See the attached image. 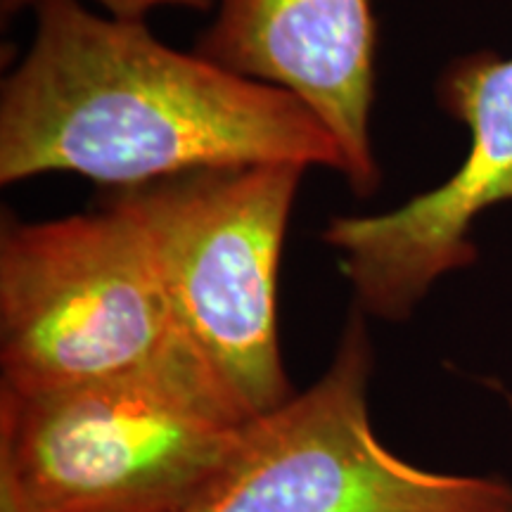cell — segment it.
Here are the masks:
<instances>
[{
	"mask_svg": "<svg viewBox=\"0 0 512 512\" xmlns=\"http://www.w3.org/2000/svg\"><path fill=\"white\" fill-rule=\"evenodd\" d=\"M34 10L36 34L0 93L3 185L53 171L114 190L259 164L347 171L335 136L294 95L79 0Z\"/></svg>",
	"mask_w": 512,
	"mask_h": 512,
	"instance_id": "6da1fadb",
	"label": "cell"
},
{
	"mask_svg": "<svg viewBox=\"0 0 512 512\" xmlns=\"http://www.w3.org/2000/svg\"><path fill=\"white\" fill-rule=\"evenodd\" d=\"M508 401H510V406H512V396L510 394H508Z\"/></svg>",
	"mask_w": 512,
	"mask_h": 512,
	"instance_id": "30bf717a",
	"label": "cell"
},
{
	"mask_svg": "<svg viewBox=\"0 0 512 512\" xmlns=\"http://www.w3.org/2000/svg\"><path fill=\"white\" fill-rule=\"evenodd\" d=\"M0 512H24V510L19 508L15 498H12L8 491H0Z\"/></svg>",
	"mask_w": 512,
	"mask_h": 512,
	"instance_id": "9c48e42d",
	"label": "cell"
},
{
	"mask_svg": "<svg viewBox=\"0 0 512 512\" xmlns=\"http://www.w3.org/2000/svg\"><path fill=\"white\" fill-rule=\"evenodd\" d=\"M304 171H195L107 200L140 228L185 337L247 418L294 394L280 354L278 273Z\"/></svg>",
	"mask_w": 512,
	"mask_h": 512,
	"instance_id": "3957f363",
	"label": "cell"
},
{
	"mask_svg": "<svg viewBox=\"0 0 512 512\" xmlns=\"http://www.w3.org/2000/svg\"><path fill=\"white\" fill-rule=\"evenodd\" d=\"M195 53L297 98L342 147L344 178L370 195L377 22L373 0H216Z\"/></svg>",
	"mask_w": 512,
	"mask_h": 512,
	"instance_id": "52a82bcc",
	"label": "cell"
},
{
	"mask_svg": "<svg viewBox=\"0 0 512 512\" xmlns=\"http://www.w3.org/2000/svg\"><path fill=\"white\" fill-rule=\"evenodd\" d=\"M43 0H0V15L5 19L15 17L24 8H36ZM110 17L128 19V22H145L155 8H188L207 12L216 5V0H93Z\"/></svg>",
	"mask_w": 512,
	"mask_h": 512,
	"instance_id": "ba28073f",
	"label": "cell"
},
{
	"mask_svg": "<svg viewBox=\"0 0 512 512\" xmlns=\"http://www.w3.org/2000/svg\"><path fill=\"white\" fill-rule=\"evenodd\" d=\"M249 420L200 358L50 392L0 389V491L24 512H185Z\"/></svg>",
	"mask_w": 512,
	"mask_h": 512,
	"instance_id": "7a4b0ae2",
	"label": "cell"
},
{
	"mask_svg": "<svg viewBox=\"0 0 512 512\" xmlns=\"http://www.w3.org/2000/svg\"><path fill=\"white\" fill-rule=\"evenodd\" d=\"M370 375L373 342L354 306L328 370L249 420L185 512H512L503 479L422 470L389 451L370 422Z\"/></svg>",
	"mask_w": 512,
	"mask_h": 512,
	"instance_id": "5b68a950",
	"label": "cell"
},
{
	"mask_svg": "<svg viewBox=\"0 0 512 512\" xmlns=\"http://www.w3.org/2000/svg\"><path fill=\"white\" fill-rule=\"evenodd\" d=\"M188 358L202 361L124 211L107 204L98 214L5 223L0 389L50 392Z\"/></svg>",
	"mask_w": 512,
	"mask_h": 512,
	"instance_id": "277c9868",
	"label": "cell"
},
{
	"mask_svg": "<svg viewBox=\"0 0 512 512\" xmlns=\"http://www.w3.org/2000/svg\"><path fill=\"white\" fill-rule=\"evenodd\" d=\"M441 107L470 131L460 169L439 188L373 216H335L323 230L366 318L406 320L441 275L477 261L472 226L512 202V57L477 50L437 83Z\"/></svg>",
	"mask_w": 512,
	"mask_h": 512,
	"instance_id": "8992f818",
	"label": "cell"
}]
</instances>
